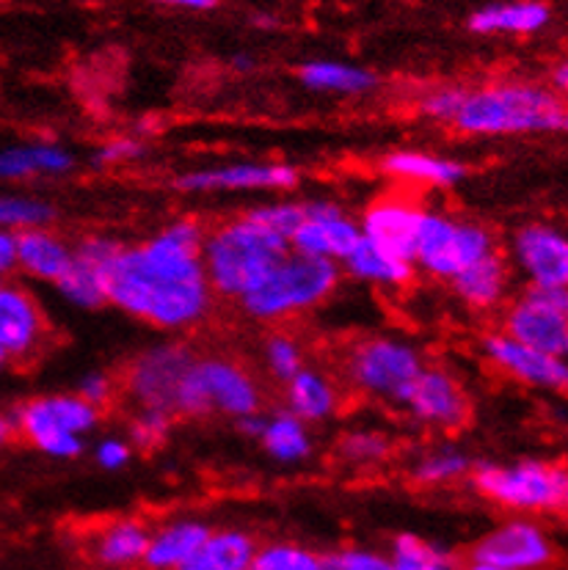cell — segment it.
<instances>
[{
  "label": "cell",
  "mask_w": 568,
  "mask_h": 570,
  "mask_svg": "<svg viewBox=\"0 0 568 570\" xmlns=\"http://www.w3.org/2000/svg\"><path fill=\"white\" fill-rule=\"evenodd\" d=\"M166 433H169V414H164V411L144 409L136 422H133V439H136V444L144 446V450L160 444Z\"/></svg>",
  "instance_id": "b9f144b4"
},
{
  "label": "cell",
  "mask_w": 568,
  "mask_h": 570,
  "mask_svg": "<svg viewBox=\"0 0 568 570\" xmlns=\"http://www.w3.org/2000/svg\"><path fill=\"white\" fill-rule=\"evenodd\" d=\"M138 155H141V144L130 141V138H119V141L106 144V147L97 153V163H102V166H114V163L133 160V157Z\"/></svg>",
  "instance_id": "f6af8a7d"
},
{
  "label": "cell",
  "mask_w": 568,
  "mask_h": 570,
  "mask_svg": "<svg viewBox=\"0 0 568 570\" xmlns=\"http://www.w3.org/2000/svg\"><path fill=\"white\" fill-rule=\"evenodd\" d=\"M549 22V6L538 0H519V3L486 6L474 11L469 28L474 33H536Z\"/></svg>",
  "instance_id": "d4e9b609"
},
{
  "label": "cell",
  "mask_w": 568,
  "mask_h": 570,
  "mask_svg": "<svg viewBox=\"0 0 568 570\" xmlns=\"http://www.w3.org/2000/svg\"><path fill=\"white\" fill-rule=\"evenodd\" d=\"M516 259L530 276L532 287L566 289L568 240L560 229L547 224H530L516 235Z\"/></svg>",
  "instance_id": "2e32d148"
},
{
  "label": "cell",
  "mask_w": 568,
  "mask_h": 570,
  "mask_svg": "<svg viewBox=\"0 0 568 570\" xmlns=\"http://www.w3.org/2000/svg\"><path fill=\"white\" fill-rule=\"evenodd\" d=\"M248 570H323V557L306 546L268 543L254 551Z\"/></svg>",
  "instance_id": "836d02e7"
},
{
  "label": "cell",
  "mask_w": 568,
  "mask_h": 570,
  "mask_svg": "<svg viewBox=\"0 0 568 570\" xmlns=\"http://www.w3.org/2000/svg\"><path fill=\"white\" fill-rule=\"evenodd\" d=\"M111 392H114V383L111 377L102 375V372H91V375H86L84 381H80V400H86L89 405H95V409H100V405H106L108 400H111Z\"/></svg>",
  "instance_id": "7bdbcfd3"
},
{
  "label": "cell",
  "mask_w": 568,
  "mask_h": 570,
  "mask_svg": "<svg viewBox=\"0 0 568 570\" xmlns=\"http://www.w3.org/2000/svg\"><path fill=\"white\" fill-rule=\"evenodd\" d=\"M287 405L290 414L301 422H321L337 411V392L326 375L301 370L287 381Z\"/></svg>",
  "instance_id": "4316f807"
},
{
  "label": "cell",
  "mask_w": 568,
  "mask_h": 570,
  "mask_svg": "<svg viewBox=\"0 0 568 570\" xmlns=\"http://www.w3.org/2000/svg\"><path fill=\"white\" fill-rule=\"evenodd\" d=\"M422 215H425V209L409 205V202L386 199L364 213V220L359 224V229H362L364 240L375 243L384 252L395 254V257L414 265V248L417 235H420Z\"/></svg>",
  "instance_id": "ac0fdd59"
},
{
  "label": "cell",
  "mask_w": 568,
  "mask_h": 570,
  "mask_svg": "<svg viewBox=\"0 0 568 570\" xmlns=\"http://www.w3.org/2000/svg\"><path fill=\"white\" fill-rule=\"evenodd\" d=\"M265 364H268V370L280 381L287 383L295 372L304 370V353H301L298 342L284 334H276L265 342Z\"/></svg>",
  "instance_id": "8d00e7d4"
},
{
  "label": "cell",
  "mask_w": 568,
  "mask_h": 570,
  "mask_svg": "<svg viewBox=\"0 0 568 570\" xmlns=\"http://www.w3.org/2000/svg\"><path fill=\"white\" fill-rule=\"evenodd\" d=\"M210 529L199 521H174L169 527L149 532L144 566L149 570H179L196 554Z\"/></svg>",
  "instance_id": "44dd1931"
},
{
  "label": "cell",
  "mask_w": 568,
  "mask_h": 570,
  "mask_svg": "<svg viewBox=\"0 0 568 570\" xmlns=\"http://www.w3.org/2000/svg\"><path fill=\"white\" fill-rule=\"evenodd\" d=\"M304 86L317 91H340V95H362L375 86V75L368 69L347 67L337 61H310L301 67Z\"/></svg>",
  "instance_id": "4dcf8cb0"
},
{
  "label": "cell",
  "mask_w": 568,
  "mask_h": 570,
  "mask_svg": "<svg viewBox=\"0 0 568 570\" xmlns=\"http://www.w3.org/2000/svg\"><path fill=\"white\" fill-rule=\"evenodd\" d=\"M474 482L491 502L525 513H555L568 502L566 469L549 463L527 461L516 466H480Z\"/></svg>",
  "instance_id": "8992f818"
},
{
  "label": "cell",
  "mask_w": 568,
  "mask_h": 570,
  "mask_svg": "<svg viewBox=\"0 0 568 570\" xmlns=\"http://www.w3.org/2000/svg\"><path fill=\"white\" fill-rule=\"evenodd\" d=\"M403 405L414 414V419L439 424V428H461L469 416V400L461 383L450 372L428 370V366H422L417 381L411 383Z\"/></svg>",
  "instance_id": "9a60e30c"
},
{
  "label": "cell",
  "mask_w": 568,
  "mask_h": 570,
  "mask_svg": "<svg viewBox=\"0 0 568 570\" xmlns=\"http://www.w3.org/2000/svg\"><path fill=\"white\" fill-rule=\"evenodd\" d=\"M384 171H390L392 177L414 179V183L456 185L461 183L467 168L461 163L448 160V157L425 153H395L384 160Z\"/></svg>",
  "instance_id": "f546056e"
},
{
  "label": "cell",
  "mask_w": 568,
  "mask_h": 570,
  "mask_svg": "<svg viewBox=\"0 0 568 570\" xmlns=\"http://www.w3.org/2000/svg\"><path fill=\"white\" fill-rule=\"evenodd\" d=\"M158 3H169V6H183V9L205 11V9H213L218 0H158Z\"/></svg>",
  "instance_id": "7dc6e473"
},
{
  "label": "cell",
  "mask_w": 568,
  "mask_h": 570,
  "mask_svg": "<svg viewBox=\"0 0 568 570\" xmlns=\"http://www.w3.org/2000/svg\"><path fill=\"white\" fill-rule=\"evenodd\" d=\"M486 353L497 366L511 372L519 381L541 389H566L568 366L566 358L549 356V353L527 347L521 342L511 340L508 334H491L483 340Z\"/></svg>",
  "instance_id": "d6986e66"
},
{
  "label": "cell",
  "mask_w": 568,
  "mask_h": 570,
  "mask_svg": "<svg viewBox=\"0 0 568 570\" xmlns=\"http://www.w3.org/2000/svg\"><path fill=\"white\" fill-rule=\"evenodd\" d=\"M149 532L138 521H116L102 529L95 540V560L108 570H121L144 562Z\"/></svg>",
  "instance_id": "484cf974"
},
{
  "label": "cell",
  "mask_w": 568,
  "mask_h": 570,
  "mask_svg": "<svg viewBox=\"0 0 568 570\" xmlns=\"http://www.w3.org/2000/svg\"><path fill=\"white\" fill-rule=\"evenodd\" d=\"M72 168V155L53 144L0 149V179H28L39 174H63Z\"/></svg>",
  "instance_id": "f1b7e54d"
},
{
  "label": "cell",
  "mask_w": 568,
  "mask_h": 570,
  "mask_svg": "<svg viewBox=\"0 0 568 570\" xmlns=\"http://www.w3.org/2000/svg\"><path fill=\"white\" fill-rule=\"evenodd\" d=\"M17 430L50 458H78L84 452V433L95 430L97 409L78 394H53L22 405Z\"/></svg>",
  "instance_id": "52a82bcc"
},
{
  "label": "cell",
  "mask_w": 568,
  "mask_h": 570,
  "mask_svg": "<svg viewBox=\"0 0 568 570\" xmlns=\"http://www.w3.org/2000/svg\"><path fill=\"white\" fill-rule=\"evenodd\" d=\"M205 232L177 220L144 246L121 248L108 282V301L160 328H183L210 309L213 289L202 265Z\"/></svg>",
  "instance_id": "6da1fadb"
},
{
  "label": "cell",
  "mask_w": 568,
  "mask_h": 570,
  "mask_svg": "<svg viewBox=\"0 0 568 570\" xmlns=\"http://www.w3.org/2000/svg\"><path fill=\"white\" fill-rule=\"evenodd\" d=\"M362 240L356 220L342 215L337 205L329 202H306L304 220L290 237V248L306 257L342 262Z\"/></svg>",
  "instance_id": "5bb4252c"
},
{
  "label": "cell",
  "mask_w": 568,
  "mask_h": 570,
  "mask_svg": "<svg viewBox=\"0 0 568 570\" xmlns=\"http://www.w3.org/2000/svg\"><path fill=\"white\" fill-rule=\"evenodd\" d=\"M17 267V246H14V235L11 232L0 229V276Z\"/></svg>",
  "instance_id": "bcb514c9"
},
{
  "label": "cell",
  "mask_w": 568,
  "mask_h": 570,
  "mask_svg": "<svg viewBox=\"0 0 568 570\" xmlns=\"http://www.w3.org/2000/svg\"><path fill=\"white\" fill-rule=\"evenodd\" d=\"M194 362L196 356L183 345L153 347L141 358H136L127 377V389L141 409L164 411L172 416L177 414L179 386Z\"/></svg>",
  "instance_id": "8fae6325"
},
{
  "label": "cell",
  "mask_w": 568,
  "mask_h": 570,
  "mask_svg": "<svg viewBox=\"0 0 568 570\" xmlns=\"http://www.w3.org/2000/svg\"><path fill=\"white\" fill-rule=\"evenodd\" d=\"M494 252L491 235L469 220L444 218V215L425 213L417 235L414 262H420L428 273L439 278H456L463 267Z\"/></svg>",
  "instance_id": "ba28073f"
},
{
  "label": "cell",
  "mask_w": 568,
  "mask_h": 570,
  "mask_svg": "<svg viewBox=\"0 0 568 570\" xmlns=\"http://www.w3.org/2000/svg\"><path fill=\"white\" fill-rule=\"evenodd\" d=\"M218 411L243 419L259 411V386L227 358H196L177 394V414L207 416Z\"/></svg>",
  "instance_id": "5b68a950"
},
{
  "label": "cell",
  "mask_w": 568,
  "mask_h": 570,
  "mask_svg": "<svg viewBox=\"0 0 568 570\" xmlns=\"http://www.w3.org/2000/svg\"><path fill=\"white\" fill-rule=\"evenodd\" d=\"M6 364H9V356H6V351H3V347H0V372L6 370Z\"/></svg>",
  "instance_id": "816d5d0a"
},
{
  "label": "cell",
  "mask_w": 568,
  "mask_h": 570,
  "mask_svg": "<svg viewBox=\"0 0 568 570\" xmlns=\"http://www.w3.org/2000/svg\"><path fill=\"white\" fill-rule=\"evenodd\" d=\"M527 347L566 358L568 351V295L566 289L532 287L508 309L506 331Z\"/></svg>",
  "instance_id": "30bf717a"
},
{
  "label": "cell",
  "mask_w": 568,
  "mask_h": 570,
  "mask_svg": "<svg viewBox=\"0 0 568 570\" xmlns=\"http://www.w3.org/2000/svg\"><path fill=\"white\" fill-rule=\"evenodd\" d=\"M555 560L549 534L532 521H508L486 534L472 551V562H489L506 570H541Z\"/></svg>",
  "instance_id": "4fadbf2b"
},
{
  "label": "cell",
  "mask_w": 568,
  "mask_h": 570,
  "mask_svg": "<svg viewBox=\"0 0 568 570\" xmlns=\"http://www.w3.org/2000/svg\"><path fill=\"white\" fill-rule=\"evenodd\" d=\"M340 452H342V458L351 463H379V461H384L386 452H390V441H386L381 433L356 430V433H351L342 439Z\"/></svg>",
  "instance_id": "f35d334b"
},
{
  "label": "cell",
  "mask_w": 568,
  "mask_h": 570,
  "mask_svg": "<svg viewBox=\"0 0 568 570\" xmlns=\"http://www.w3.org/2000/svg\"><path fill=\"white\" fill-rule=\"evenodd\" d=\"M287 254L290 240L259 226L248 215H241V218L205 235L202 265H205V276L213 293L241 301Z\"/></svg>",
  "instance_id": "7a4b0ae2"
},
{
  "label": "cell",
  "mask_w": 568,
  "mask_h": 570,
  "mask_svg": "<svg viewBox=\"0 0 568 570\" xmlns=\"http://www.w3.org/2000/svg\"><path fill=\"white\" fill-rule=\"evenodd\" d=\"M467 570H506V568H500V566H489V562H472V566H469Z\"/></svg>",
  "instance_id": "f907efd6"
},
{
  "label": "cell",
  "mask_w": 568,
  "mask_h": 570,
  "mask_svg": "<svg viewBox=\"0 0 568 570\" xmlns=\"http://www.w3.org/2000/svg\"><path fill=\"white\" fill-rule=\"evenodd\" d=\"M463 100H467V91L448 86V89L431 91L428 97H422V110H425L431 119L439 121H456L458 110H461Z\"/></svg>",
  "instance_id": "60d3db41"
},
{
  "label": "cell",
  "mask_w": 568,
  "mask_h": 570,
  "mask_svg": "<svg viewBox=\"0 0 568 570\" xmlns=\"http://www.w3.org/2000/svg\"><path fill=\"white\" fill-rule=\"evenodd\" d=\"M42 340V314L31 295L0 284V347L9 358L28 356Z\"/></svg>",
  "instance_id": "ffe728a7"
},
{
  "label": "cell",
  "mask_w": 568,
  "mask_h": 570,
  "mask_svg": "<svg viewBox=\"0 0 568 570\" xmlns=\"http://www.w3.org/2000/svg\"><path fill=\"white\" fill-rule=\"evenodd\" d=\"M17 246V265L31 276L53 282L67 271L69 259H72V248L56 235L45 229H26L14 235Z\"/></svg>",
  "instance_id": "603a6c76"
},
{
  "label": "cell",
  "mask_w": 568,
  "mask_h": 570,
  "mask_svg": "<svg viewBox=\"0 0 568 570\" xmlns=\"http://www.w3.org/2000/svg\"><path fill=\"white\" fill-rule=\"evenodd\" d=\"M254 551H257V543L252 534L241 529H222V532L207 534L205 543L179 570H248Z\"/></svg>",
  "instance_id": "cb8c5ba5"
},
{
  "label": "cell",
  "mask_w": 568,
  "mask_h": 570,
  "mask_svg": "<svg viewBox=\"0 0 568 570\" xmlns=\"http://www.w3.org/2000/svg\"><path fill=\"white\" fill-rule=\"evenodd\" d=\"M259 441H263L265 452H268L274 461H282V463H298L312 452L304 422L295 419L293 414H276L265 419V428L263 433H259Z\"/></svg>",
  "instance_id": "1f68e13d"
},
{
  "label": "cell",
  "mask_w": 568,
  "mask_h": 570,
  "mask_svg": "<svg viewBox=\"0 0 568 570\" xmlns=\"http://www.w3.org/2000/svg\"><path fill=\"white\" fill-rule=\"evenodd\" d=\"M469 471V458L461 455L456 450H442L433 452V455L422 458L417 463L414 476L425 485H444V482H453L458 476H463Z\"/></svg>",
  "instance_id": "d590c367"
},
{
  "label": "cell",
  "mask_w": 568,
  "mask_h": 570,
  "mask_svg": "<svg viewBox=\"0 0 568 570\" xmlns=\"http://www.w3.org/2000/svg\"><path fill=\"white\" fill-rule=\"evenodd\" d=\"M248 218L257 220L265 229L276 232L284 240L293 237V232L298 229V224L304 220V205H295V202H280V205H265L248 209Z\"/></svg>",
  "instance_id": "74e56055"
},
{
  "label": "cell",
  "mask_w": 568,
  "mask_h": 570,
  "mask_svg": "<svg viewBox=\"0 0 568 570\" xmlns=\"http://www.w3.org/2000/svg\"><path fill=\"white\" fill-rule=\"evenodd\" d=\"M119 254L121 246L111 237H86L78 248H72L67 271L56 278L58 293L80 309L108 304V282Z\"/></svg>",
  "instance_id": "7c38bea8"
},
{
  "label": "cell",
  "mask_w": 568,
  "mask_h": 570,
  "mask_svg": "<svg viewBox=\"0 0 568 570\" xmlns=\"http://www.w3.org/2000/svg\"><path fill=\"white\" fill-rule=\"evenodd\" d=\"M323 570H395L386 554L368 549H340L323 557Z\"/></svg>",
  "instance_id": "ab89813d"
},
{
  "label": "cell",
  "mask_w": 568,
  "mask_h": 570,
  "mask_svg": "<svg viewBox=\"0 0 568 570\" xmlns=\"http://www.w3.org/2000/svg\"><path fill=\"white\" fill-rule=\"evenodd\" d=\"M14 433H17V422H14V419L0 414V446L9 444V441L14 439Z\"/></svg>",
  "instance_id": "c3c4849f"
},
{
  "label": "cell",
  "mask_w": 568,
  "mask_h": 570,
  "mask_svg": "<svg viewBox=\"0 0 568 570\" xmlns=\"http://www.w3.org/2000/svg\"><path fill=\"white\" fill-rule=\"evenodd\" d=\"M566 105L555 91L530 83H502L467 91L453 125L469 136H521L566 130Z\"/></svg>",
  "instance_id": "3957f363"
},
{
  "label": "cell",
  "mask_w": 568,
  "mask_h": 570,
  "mask_svg": "<svg viewBox=\"0 0 568 570\" xmlns=\"http://www.w3.org/2000/svg\"><path fill=\"white\" fill-rule=\"evenodd\" d=\"M53 220V207L28 196H0V229H45ZM14 235V232H11Z\"/></svg>",
  "instance_id": "e575fe53"
},
{
  "label": "cell",
  "mask_w": 568,
  "mask_h": 570,
  "mask_svg": "<svg viewBox=\"0 0 568 570\" xmlns=\"http://www.w3.org/2000/svg\"><path fill=\"white\" fill-rule=\"evenodd\" d=\"M390 560L395 570H458V562L448 551L417 538V534H400V538H395Z\"/></svg>",
  "instance_id": "d6a6232c"
},
{
  "label": "cell",
  "mask_w": 568,
  "mask_h": 570,
  "mask_svg": "<svg viewBox=\"0 0 568 570\" xmlns=\"http://www.w3.org/2000/svg\"><path fill=\"white\" fill-rule=\"evenodd\" d=\"M422 366L425 364L414 347L390 336L359 342L347 358V372L362 392L379 394L395 403H403L405 392L417 381Z\"/></svg>",
  "instance_id": "9c48e42d"
},
{
  "label": "cell",
  "mask_w": 568,
  "mask_h": 570,
  "mask_svg": "<svg viewBox=\"0 0 568 570\" xmlns=\"http://www.w3.org/2000/svg\"><path fill=\"white\" fill-rule=\"evenodd\" d=\"M0 284H3V282H0Z\"/></svg>",
  "instance_id": "f5cc1de1"
},
{
  "label": "cell",
  "mask_w": 568,
  "mask_h": 570,
  "mask_svg": "<svg viewBox=\"0 0 568 570\" xmlns=\"http://www.w3.org/2000/svg\"><path fill=\"white\" fill-rule=\"evenodd\" d=\"M340 282L337 262L306 257L290 248L257 287L243 295L241 306L254 320H280L321 304Z\"/></svg>",
  "instance_id": "277c9868"
},
{
  "label": "cell",
  "mask_w": 568,
  "mask_h": 570,
  "mask_svg": "<svg viewBox=\"0 0 568 570\" xmlns=\"http://www.w3.org/2000/svg\"><path fill=\"white\" fill-rule=\"evenodd\" d=\"M463 304L474 309H491L502 301L508 287V267L500 254H486L469 267H463L456 278H450Z\"/></svg>",
  "instance_id": "7402d4cb"
},
{
  "label": "cell",
  "mask_w": 568,
  "mask_h": 570,
  "mask_svg": "<svg viewBox=\"0 0 568 570\" xmlns=\"http://www.w3.org/2000/svg\"><path fill=\"white\" fill-rule=\"evenodd\" d=\"M295 183H298V174L290 166L235 163V166L185 174V177L177 179V188L194 190V194H210V190H282L293 188Z\"/></svg>",
  "instance_id": "e0dca14e"
},
{
  "label": "cell",
  "mask_w": 568,
  "mask_h": 570,
  "mask_svg": "<svg viewBox=\"0 0 568 570\" xmlns=\"http://www.w3.org/2000/svg\"><path fill=\"white\" fill-rule=\"evenodd\" d=\"M95 455H97V463H100L102 469L116 471V469L127 466V461L133 458V450H130V444H125V441L106 439L100 446H97Z\"/></svg>",
  "instance_id": "ee69618b"
},
{
  "label": "cell",
  "mask_w": 568,
  "mask_h": 570,
  "mask_svg": "<svg viewBox=\"0 0 568 570\" xmlns=\"http://www.w3.org/2000/svg\"><path fill=\"white\" fill-rule=\"evenodd\" d=\"M555 86H558V89L560 91H566L568 89V67H566V63H560V67H558V72H555Z\"/></svg>",
  "instance_id": "681fc988"
},
{
  "label": "cell",
  "mask_w": 568,
  "mask_h": 570,
  "mask_svg": "<svg viewBox=\"0 0 568 570\" xmlns=\"http://www.w3.org/2000/svg\"><path fill=\"white\" fill-rule=\"evenodd\" d=\"M345 271L353 278H362L370 284H384V287H398V284L411 278V262L395 257V254L384 252L381 246L370 240H359V246L342 259Z\"/></svg>",
  "instance_id": "83f0119b"
}]
</instances>
